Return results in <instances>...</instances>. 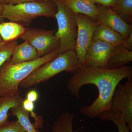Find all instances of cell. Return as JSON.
Returning a JSON list of instances; mask_svg holds the SVG:
<instances>
[{
	"label": "cell",
	"instance_id": "cell-28",
	"mask_svg": "<svg viewBox=\"0 0 132 132\" xmlns=\"http://www.w3.org/2000/svg\"><path fill=\"white\" fill-rule=\"evenodd\" d=\"M3 6L2 4L0 3V23H2L4 22V19L2 16L3 12Z\"/></svg>",
	"mask_w": 132,
	"mask_h": 132
},
{
	"label": "cell",
	"instance_id": "cell-27",
	"mask_svg": "<svg viewBox=\"0 0 132 132\" xmlns=\"http://www.w3.org/2000/svg\"><path fill=\"white\" fill-rule=\"evenodd\" d=\"M122 46L127 49L132 51V33L125 39Z\"/></svg>",
	"mask_w": 132,
	"mask_h": 132
},
{
	"label": "cell",
	"instance_id": "cell-9",
	"mask_svg": "<svg viewBox=\"0 0 132 132\" xmlns=\"http://www.w3.org/2000/svg\"><path fill=\"white\" fill-rule=\"evenodd\" d=\"M114 47L107 43L92 40L86 52L85 66L106 69Z\"/></svg>",
	"mask_w": 132,
	"mask_h": 132
},
{
	"label": "cell",
	"instance_id": "cell-19",
	"mask_svg": "<svg viewBox=\"0 0 132 132\" xmlns=\"http://www.w3.org/2000/svg\"><path fill=\"white\" fill-rule=\"evenodd\" d=\"M10 111L11 114L16 117L17 120L24 128L26 132H40L36 130L35 126L31 122L29 113L24 109L22 105L12 108Z\"/></svg>",
	"mask_w": 132,
	"mask_h": 132
},
{
	"label": "cell",
	"instance_id": "cell-6",
	"mask_svg": "<svg viewBox=\"0 0 132 132\" xmlns=\"http://www.w3.org/2000/svg\"><path fill=\"white\" fill-rule=\"evenodd\" d=\"M111 111L122 116L132 132V78L116 87L112 98Z\"/></svg>",
	"mask_w": 132,
	"mask_h": 132
},
{
	"label": "cell",
	"instance_id": "cell-22",
	"mask_svg": "<svg viewBox=\"0 0 132 132\" xmlns=\"http://www.w3.org/2000/svg\"><path fill=\"white\" fill-rule=\"evenodd\" d=\"M22 106L24 109L28 112L31 117L35 119V126L37 128H41L43 127L42 119L34 112L35 104L34 102L29 101L27 99H24L22 102Z\"/></svg>",
	"mask_w": 132,
	"mask_h": 132
},
{
	"label": "cell",
	"instance_id": "cell-15",
	"mask_svg": "<svg viewBox=\"0 0 132 132\" xmlns=\"http://www.w3.org/2000/svg\"><path fill=\"white\" fill-rule=\"evenodd\" d=\"M24 99L20 95L0 97V127L8 121V112L12 108L22 105Z\"/></svg>",
	"mask_w": 132,
	"mask_h": 132
},
{
	"label": "cell",
	"instance_id": "cell-3",
	"mask_svg": "<svg viewBox=\"0 0 132 132\" xmlns=\"http://www.w3.org/2000/svg\"><path fill=\"white\" fill-rule=\"evenodd\" d=\"M75 50H70L58 55L56 58L40 66L22 81L20 87L28 88L48 80L61 72L74 73L80 68Z\"/></svg>",
	"mask_w": 132,
	"mask_h": 132
},
{
	"label": "cell",
	"instance_id": "cell-21",
	"mask_svg": "<svg viewBox=\"0 0 132 132\" xmlns=\"http://www.w3.org/2000/svg\"><path fill=\"white\" fill-rule=\"evenodd\" d=\"M18 45L16 39L0 42V69L6 61L12 57L15 46Z\"/></svg>",
	"mask_w": 132,
	"mask_h": 132
},
{
	"label": "cell",
	"instance_id": "cell-25",
	"mask_svg": "<svg viewBox=\"0 0 132 132\" xmlns=\"http://www.w3.org/2000/svg\"><path fill=\"white\" fill-rule=\"evenodd\" d=\"M26 98L29 101L35 102L37 101L39 98V94L36 90H30L27 94Z\"/></svg>",
	"mask_w": 132,
	"mask_h": 132
},
{
	"label": "cell",
	"instance_id": "cell-18",
	"mask_svg": "<svg viewBox=\"0 0 132 132\" xmlns=\"http://www.w3.org/2000/svg\"><path fill=\"white\" fill-rule=\"evenodd\" d=\"M74 116L73 113L69 112L62 114L53 124L51 132H73Z\"/></svg>",
	"mask_w": 132,
	"mask_h": 132
},
{
	"label": "cell",
	"instance_id": "cell-23",
	"mask_svg": "<svg viewBox=\"0 0 132 132\" xmlns=\"http://www.w3.org/2000/svg\"><path fill=\"white\" fill-rule=\"evenodd\" d=\"M0 132H27L18 120L8 121L0 127Z\"/></svg>",
	"mask_w": 132,
	"mask_h": 132
},
{
	"label": "cell",
	"instance_id": "cell-10",
	"mask_svg": "<svg viewBox=\"0 0 132 132\" xmlns=\"http://www.w3.org/2000/svg\"><path fill=\"white\" fill-rule=\"evenodd\" d=\"M98 7L99 11L97 21L99 24L112 29L122 36L125 39L132 33V25L127 24L110 7L101 5Z\"/></svg>",
	"mask_w": 132,
	"mask_h": 132
},
{
	"label": "cell",
	"instance_id": "cell-26",
	"mask_svg": "<svg viewBox=\"0 0 132 132\" xmlns=\"http://www.w3.org/2000/svg\"><path fill=\"white\" fill-rule=\"evenodd\" d=\"M92 2L100 5H103L106 7H110L113 5L117 0H90Z\"/></svg>",
	"mask_w": 132,
	"mask_h": 132
},
{
	"label": "cell",
	"instance_id": "cell-24",
	"mask_svg": "<svg viewBox=\"0 0 132 132\" xmlns=\"http://www.w3.org/2000/svg\"><path fill=\"white\" fill-rule=\"evenodd\" d=\"M45 1H46V0H0V3L2 4H10V5H14L28 2Z\"/></svg>",
	"mask_w": 132,
	"mask_h": 132
},
{
	"label": "cell",
	"instance_id": "cell-29",
	"mask_svg": "<svg viewBox=\"0 0 132 132\" xmlns=\"http://www.w3.org/2000/svg\"><path fill=\"white\" fill-rule=\"evenodd\" d=\"M2 39L1 37V36H0V42H1V41H2Z\"/></svg>",
	"mask_w": 132,
	"mask_h": 132
},
{
	"label": "cell",
	"instance_id": "cell-2",
	"mask_svg": "<svg viewBox=\"0 0 132 132\" xmlns=\"http://www.w3.org/2000/svg\"><path fill=\"white\" fill-rule=\"evenodd\" d=\"M59 54V48L32 61L11 65L6 61L0 69V97L20 95L19 86L22 81L36 69L53 60Z\"/></svg>",
	"mask_w": 132,
	"mask_h": 132
},
{
	"label": "cell",
	"instance_id": "cell-7",
	"mask_svg": "<svg viewBox=\"0 0 132 132\" xmlns=\"http://www.w3.org/2000/svg\"><path fill=\"white\" fill-rule=\"evenodd\" d=\"M55 31L26 28L20 38L28 42L36 50L38 57H40L59 48V40L55 35Z\"/></svg>",
	"mask_w": 132,
	"mask_h": 132
},
{
	"label": "cell",
	"instance_id": "cell-4",
	"mask_svg": "<svg viewBox=\"0 0 132 132\" xmlns=\"http://www.w3.org/2000/svg\"><path fill=\"white\" fill-rule=\"evenodd\" d=\"M2 5L3 18L21 24L27 25L40 16L55 18L57 11V5L52 0Z\"/></svg>",
	"mask_w": 132,
	"mask_h": 132
},
{
	"label": "cell",
	"instance_id": "cell-12",
	"mask_svg": "<svg viewBox=\"0 0 132 132\" xmlns=\"http://www.w3.org/2000/svg\"><path fill=\"white\" fill-rule=\"evenodd\" d=\"M62 1L75 14L85 15L97 21L99 13V9L98 6L90 0H62Z\"/></svg>",
	"mask_w": 132,
	"mask_h": 132
},
{
	"label": "cell",
	"instance_id": "cell-13",
	"mask_svg": "<svg viewBox=\"0 0 132 132\" xmlns=\"http://www.w3.org/2000/svg\"><path fill=\"white\" fill-rule=\"evenodd\" d=\"M92 40L102 41L116 47L123 45L125 39L112 29L98 24L95 29Z\"/></svg>",
	"mask_w": 132,
	"mask_h": 132
},
{
	"label": "cell",
	"instance_id": "cell-14",
	"mask_svg": "<svg viewBox=\"0 0 132 132\" xmlns=\"http://www.w3.org/2000/svg\"><path fill=\"white\" fill-rule=\"evenodd\" d=\"M132 61V51L125 48L122 45L114 47L109 60L107 69H116L125 67Z\"/></svg>",
	"mask_w": 132,
	"mask_h": 132
},
{
	"label": "cell",
	"instance_id": "cell-16",
	"mask_svg": "<svg viewBox=\"0 0 132 132\" xmlns=\"http://www.w3.org/2000/svg\"><path fill=\"white\" fill-rule=\"evenodd\" d=\"M26 28L22 24L17 22H3L0 23V36L5 41L16 39L24 34Z\"/></svg>",
	"mask_w": 132,
	"mask_h": 132
},
{
	"label": "cell",
	"instance_id": "cell-8",
	"mask_svg": "<svg viewBox=\"0 0 132 132\" xmlns=\"http://www.w3.org/2000/svg\"><path fill=\"white\" fill-rule=\"evenodd\" d=\"M75 14L78 27L75 50L81 68L85 66L86 52L92 40L95 28L99 24L85 15Z\"/></svg>",
	"mask_w": 132,
	"mask_h": 132
},
{
	"label": "cell",
	"instance_id": "cell-20",
	"mask_svg": "<svg viewBox=\"0 0 132 132\" xmlns=\"http://www.w3.org/2000/svg\"><path fill=\"white\" fill-rule=\"evenodd\" d=\"M98 118L102 120H110L112 121L118 128V132H131L122 116L111 110L101 113L98 116Z\"/></svg>",
	"mask_w": 132,
	"mask_h": 132
},
{
	"label": "cell",
	"instance_id": "cell-1",
	"mask_svg": "<svg viewBox=\"0 0 132 132\" xmlns=\"http://www.w3.org/2000/svg\"><path fill=\"white\" fill-rule=\"evenodd\" d=\"M132 78V68L126 66L116 69L84 67L73 73L67 84L68 89L78 100L83 86L92 84L98 90V97L90 105L82 107L80 112L91 119H95L101 113L111 110V102L117 85L123 79Z\"/></svg>",
	"mask_w": 132,
	"mask_h": 132
},
{
	"label": "cell",
	"instance_id": "cell-5",
	"mask_svg": "<svg viewBox=\"0 0 132 132\" xmlns=\"http://www.w3.org/2000/svg\"><path fill=\"white\" fill-rule=\"evenodd\" d=\"M57 6L55 18L58 30L55 35L59 40V54L70 50H75L77 38V22L75 14L62 0H52Z\"/></svg>",
	"mask_w": 132,
	"mask_h": 132
},
{
	"label": "cell",
	"instance_id": "cell-17",
	"mask_svg": "<svg viewBox=\"0 0 132 132\" xmlns=\"http://www.w3.org/2000/svg\"><path fill=\"white\" fill-rule=\"evenodd\" d=\"M110 7L127 24L132 25V0H117Z\"/></svg>",
	"mask_w": 132,
	"mask_h": 132
},
{
	"label": "cell",
	"instance_id": "cell-11",
	"mask_svg": "<svg viewBox=\"0 0 132 132\" xmlns=\"http://www.w3.org/2000/svg\"><path fill=\"white\" fill-rule=\"evenodd\" d=\"M39 58L36 50L27 41L17 45L13 52L12 57L6 61L11 65L32 61Z\"/></svg>",
	"mask_w": 132,
	"mask_h": 132
}]
</instances>
